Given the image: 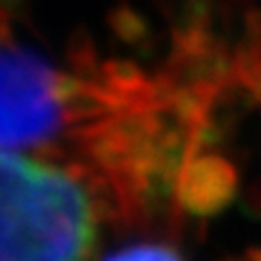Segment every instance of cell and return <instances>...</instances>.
I'll use <instances>...</instances> for the list:
<instances>
[{
  "label": "cell",
  "mask_w": 261,
  "mask_h": 261,
  "mask_svg": "<svg viewBox=\"0 0 261 261\" xmlns=\"http://www.w3.org/2000/svg\"><path fill=\"white\" fill-rule=\"evenodd\" d=\"M238 194V170L220 154H196L176 178V205L192 216L211 218L224 211Z\"/></svg>",
  "instance_id": "cell-3"
},
{
  "label": "cell",
  "mask_w": 261,
  "mask_h": 261,
  "mask_svg": "<svg viewBox=\"0 0 261 261\" xmlns=\"http://www.w3.org/2000/svg\"><path fill=\"white\" fill-rule=\"evenodd\" d=\"M109 29L116 33L124 44H140L148 37V22H146L133 7L118 5L107 15Z\"/></svg>",
  "instance_id": "cell-5"
},
{
  "label": "cell",
  "mask_w": 261,
  "mask_h": 261,
  "mask_svg": "<svg viewBox=\"0 0 261 261\" xmlns=\"http://www.w3.org/2000/svg\"><path fill=\"white\" fill-rule=\"evenodd\" d=\"M68 61L76 76H83L89 81H98L100 74V65H98V55L94 42L85 31H74L68 42Z\"/></svg>",
  "instance_id": "cell-4"
},
{
  "label": "cell",
  "mask_w": 261,
  "mask_h": 261,
  "mask_svg": "<svg viewBox=\"0 0 261 261\" xmlns=\"http://www.w3.org/2000/svg\"><path fill=\"white\" fill-rule=\"evenodd\" d=\"M3 140L5 150H20L53 142L59 133L63 109L57 92L59 72L44 57L5 37L3 65Z\"/></svg>",
  "instance_id": "cell-2"
},
{
  "label": "cell",
  "mask_w": 261,
  "mask_h": 261,
  "mask_svg": "<svg viewBox=\"0 0 261 261\" xmlns=\"http://www.w3.org/2000/svg\"><path fill=\"white\" fill-rule=\"evenodd\" d=\"M244 261H261V248L246 250V257H244Z\"/></svg>",
  "instance_id": "cell-7"
},
{
  "label": "cell",
  "mask_w": 261,
  "mask_h": 261,
  "mask_svg": "<svg viewBox=\"0 0 261 261\" xmlns=\"http://www.w3.org/2000/svg\"><path fill=\"white\" fill-rule=\"evenodd\" d=\"M102 261H183V257L166 244H133L109 252Z\"/></svg>",
  "instance_id": "cell-6"
},
{
  "label": "cell",
  "mask_w": 261,
  "mask_h": 261,
  "mask_svg": "<svg viewBox=\"0 0 261 261\" xmlns=\"http://www.w3.org/2000/svg\"><path fill=\"white\" fill-rule=\"evenodd\" d=\"M0 261H92L96 207L74 168L5 150L0 166Z\"/></svg>",
  "instance_id": "cell-1"
}]
</instances>
